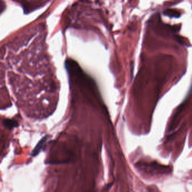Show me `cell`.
Returning a JSON list of instances; mask_svg holds the SVG:
<instances>
[{
  "label": "cell",
  "mask_w": 192,
  "mask_h": 192,
  "mask_svg": "<svg viewBox=\"0 0 192 192\" xmlns=\"http://www.w3.org/2000/svg\"><path fill=\"white\" fill-rule=\"evenodd\" d=\"M47 139H48V136H44L43 139L40 141V142L37 144L35 148L33 149L32 154H31L32 156H36L41 152V150L45 147V142H46Z\"/></svg>",
  "instance_id": "cell-1"
},
{
  "label": "cell",
  "mask_w": 192,
  "mask_h": 192,
  "mask_svg": "<svg viewBox=\"0 0 192 192\" xmlns=\"http://www.w3.org/2000/svg\"><path fill=\"white\" fill-rule=\"evenodd\" d=\"M3 124L6 128H7L10 130L17 127L18 125V122L16 121H14L12 120H9V119L4 120L3 121Z\"/></svg>",
  "instance_id": "cell-2"
}]
</instances>
